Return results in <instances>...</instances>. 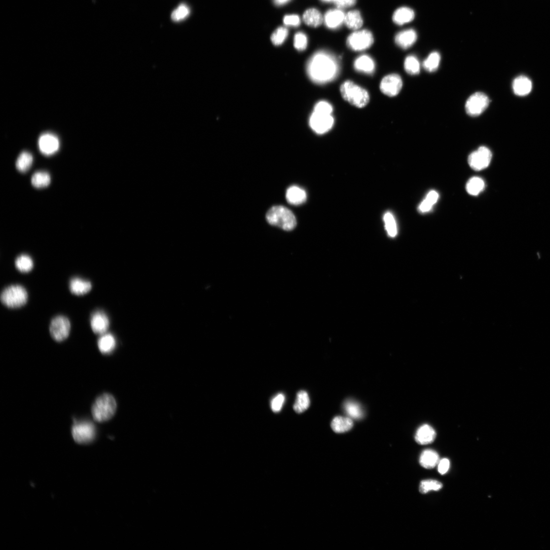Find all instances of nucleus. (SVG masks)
Instances as JSON below:
<instances>
[{"label":"nucleus","instance_id":"1","mask_svg":"<svg viewBox=\"0 0 550 550\" xmlns=\"http://www.w3.org/2000/svg\"><path fill=\"white\" fill-rule=\"evenodd\" d=\"M339 71L338 63L335 57L323 51L313 54L307 65V72L310 79L320 84L334 80Z\"/></svg>","mask_w":550,"mask_h":550},{"label":"nucleus","instance_id":"2","mask_svg":"<svg viewBox=\"0 0 550 550\" xmlns=\"http://www.w3.org/2000/svg\"><path fill=\"white\" fill-rule=\"evenodd\" d=\"M117 409V403L114 398L110 394H104L94 402L91 408V413L94 420L103 422L111 419Z\"/></svg>","mask_w":550,"mask_h":550},{"label":"nucleus","instance_id":"3","mask_svg":"<svg viewBox=\"0 0 550 550\" xmlns=\"http://www.w3.org/2000/svg\"><path fill=\"white\" fill-rule=\"evenodd\" d=\"M266 219L270 224L285 230L291 231L296 225V220L293 212L283 206L272 207L266 215Z\"/></svg>","mask_w":550,"mask_h":550},{"label":"nucleus","instance_id":"4","mask_svg":"<svg viewBox=\"0 0 550 550\" xmlns=\"http://www.w3.org/2000/svg\"><path fill=\"white\" fill-rule=\"evenodd\" d=\"M340 90L343 99L357 108H363L369 102L368 92L352 81L344 82L341 85Z\"/></svg>","mask_w":550,"mask_h":550},{"label":"nucleus","instance_id":"5","mask_svg":"<svg viewBox=\"0 0 550 550\" xmlns=\"http://www.w3.org/2000/svg\"><path fill=\"white\" fill-rule=\"evenodd\" d=\"M0 299L3 305L7 308L16 309L26 305L28 300V294L23 286L11 285L3 290Z\"/></svg>","mask_w":550,"mask_h":550},{"label":"nucleus","instance_id":"6","mask_svg":"<svg viewBox=\"0 0 550 550\" xmlns=\"http://www.w3.org/2000/svg\"><path fill=\"white\" fill-rule=\"evenodd\" d=\"M72 433L76 443L86 444L93 441L96 436V429L93 423L90 421L74 420Z\"/></svg>","mask_w":550,"mask_h":550},{"label":"nucleus","instance_id":"7","mask_svg":"<svg viewBox=\"0 0 550 550\" xmlns=\"http://www.w3.org/2000/svg\"><path fill=\"white\" fill-rule=\"evenodd\" d=\"M373 37L367 30L356 31L347 39V45L354 51H363L368 49L373 44Z\"/></svg>","mask_w":550,"mask_h":550},{"label":"nucleus","instance_id":"8","mask_svg":"<svg viewBox=\"0 0 550 550\" xmlns=\"http://www.w3.org/2000/svg\"><path fill=\"white\" fill-rule=\"evenodd\" d=\"M71 324L68 318L58 316L51 322L50 332L52 338L57 342H62L67 339L70 334Z\"/></svg>","mask_w":550,"mask_h":550},{"label":"nucleus","instance_id":"9","mask_svg":"<svg viewBox=\"0 0 550 550\" xmlns=\"http://www.w3.org/2000/svg\"><path fill=\"white\" fill-rule=\"evenodd\" d=\"M490 101L483 93L477 92L473 94L467 100L465 105L467 113L473 117L482 114L488 107Z\"/></svg>","mask_w":550,"mask_h":550},{"label":"nucleus","instance_id":"10","mask_svg":"<svg viewBox=\"0 0 550 550\" xmlns=\"http://www.w3.org/2000/svg\"><path fill=\"white\" fill-rule=\"evenodd\" d=\"M492 158V153L491 150L486 147H481L470 154L468 163L473 169L480 171L489 166Z\"/></svg>","mask_w":550,"mask_h":550},{"label":"nucleus","instance_id":"11","mask_svg":"<svg viewBox=\"0 0 550 550\" xmlns=\"http://www.w3.org/2000/svg\"><path fill=\"white\" fill-rule=\"evenodd\" d=\"M334 120L331 115L313 112L309 119L310 127L318 134H324L331 130Z\"/></svg>","mask_w":550,"mask_h":550},{"label":"nucleus","instance_id":"12","mask_svg":"<svg viewBox=\"0 0 550 550\" xmlns=\"http://www.w3.org/2000/svg\"><path fill=\"white\" fill-rule=\"evenodd\" d=\"M403 87L401 77L398 74H391L385 76L380 84V90L389 97H394L400 92Z\"/></svg>","mask_w":550,"mask_h":550},{"label":"nucleus","instance_id":"13","mask_svg":"<svg viewBox=\"0 0 550 550\" xmlns=\"http://www.w3.org/2000/svg\"><path fill=\"white\" fill-rule=\"evenodd\" d=\"M38 147L40 151L43 154L50 155L58 150L60 147L59 140L53 134L44 133L39 138Z\"/></svg>","mask_w":550,"mask_h":550},{"label":"nucleus","instance_id":"14","mask_svg":"<svg viewBox=\"0 0 550 550\" xmlns=\"http://www.w3.org/2000/svg\"><path fill=\"white\" fill-rule=\"evenodd\" d=\"M90 325L94 333L103 335L108 331L110 326V321L104 312L97 310L91 314Z\"/></svg>","mask_w":550,"mask_h":550},{"label":"nucleus","instance_id":"15","mask_svg":"<svg viewBox=\"0 0 550 550\" xmlns=\"http://www.w3.org/2000/svg\"><path fill=\"white\" fill-rule=\"evenodd\" d=\"M345 14L340 9L328 10L325 14L324 21L329 29H336L344 23Z\"/></svg>","mask_w":550,"mask_h":550},{"label":"nucleus","instance_id":"16","mask_svg":"<svg viewBox=\"0 0 550 550\" xmlns=\"http://www.w3.org/2000/svg\"><path fill=\"white\" fill-rule=\"evenodd\" d=\"M417 35L413 29H407L401 31L395 37L396 43L401 48L407 49L411 47L416 41Z\"/></svg>","mask_w":550,"mask_h":550},{"label":"nucleus","instance_id":"17","mask_svg":"<svg viewBox=\"0 0 550 550\" xmlns=\"http://www.w3.org/2000/svg\"><path fill=\"white\" fill-rule=\"evenodd\" d=\"M436 437L435 430L428 424L421 426L417 431L415 440L420 445H427L433 443Z\"/></svg>","mask_w":550,"mask_h":550},{"label":"nucleus","instance_id":"18","mask_svg":"<svg viewBox=\"0 0 550 550\" xmlns=\"http://www.w3.org/2000/svg\"><path fill=\"white\" fill-rule=\"evenodd\" d=\"M69 288L71 292L76 295H83L88 293L92 289L90 281L81 278L74 277L71 279Z\"/></svg>","mask_w":550,"mask_h":550},{"label":"nucleus","instance_id":"19","mask_svg":"<svg viewBox=\"0 0 550 550\" xmlns=\"http://www.w3.org/2000/svg\"><path fill=\"white\" fill-rule=\"evenodd\" d=\"M514 93L520 97L527 96L531 91L532 85L529 78L521 75L515 78L513 85Z\"/></svg>","mask_w":550,"mask_h":550},{"label":"nucleus","instance_id":"20","mask_svg":"<svg viewBox=\"0 0 550 550\" xmlns=\"http://www.w3.org/2000/svg\"><path fill=\"white\" fill-rule=\"evenodd\" d=\"M286 198L289 203L297 206L306 201L307 194L303 188L293 185L288 188L286 193Z\"/></svg>","mask_w":550,"mask_h":550},{"label":"nucleus","instance_id":"21","mask_svg":"<svg viewBox=\"0 0 550 550\" xmlns=\"http://www.w3.org/2000/svg\"><path fill=\"white\" fill-rule=\"evenodd\" d=\"M415 18V12L411 8L403 7L398 8L393 15L392 20L395 24L398 25L404 24L412 22Z\"/></svg>","mask_w":550,"mask_h":550},{"label":"nucleus","instance_id":"22","mask_svg":"<svg viewBox=\"0 0 550 550\" xmlns=\"http://www.w3.org/2000/svg\"><path fill=\"white\" fill-rule=\"evenodd\" d=\"M354 68L359 72L372 74L375 70V64L369 56L364 55L358 57L354 62Z\"/></svg>","mask_w":550,"mask_h":550},{"label":"nucleus","instance_id":"23","mask_svg":"<svg viewBox=\"0 0 550 550\" xmlns=\"http://www.w3.org/2000/svg\"><path fill=\"white\" fill-rule=\"evenodd\" d=\"M440 458L438 453L432 449H426L421 454L419 463L426 469H431L435 468L439 463Z\"/></svg>","mask_w":550,"mask_h":550},{"label":"nucleus","instance_id":"24","mask_svg":"<svg viewBox=\"0 0 550 550\" xmlns=\"http://www.w3.org/2000/svg\"><path fill=\"white\" fill-rule=\"evenodd\" d=\"M303 20L307 25L317 28L321 25L324 21V17L318 9L310 8L304 12Z\"/></svg>","mask_w":550,"mask_h":550},{"label":"nucleus","instance_id":"25","mask_svg":"<svg viewBox=\"0 0 550 550\" xmlns=\"http://www.w3.org/2000/svg\"><path fill=\"white\" fill-rule=\"evenodd\" d=\"M98 348L103 354H109L115 349L116 341L111 334L105 333L102 335L98 341Z\"/></svg>","mask_w":550,"mask_h":550},{"label":"nucleus","instance_id":"26","mask_svg":"<svg viewBox=\"0 0 550 550\" xmlns=\"http://www.w3.org/2000/svg\"><path fill=\"white\" fill-rule=\"evenodd\" d=\"M353 425L352 419L350 417H336L331 422V428L337 433L348 432L352 429Z\"/></svg>","mask_w":550,"mask_h":550},{"label":"nucleus","instance_id":"27","mask_svg":"<svg viewBox=\"0 0 550 550\" xmlns=\"http://www.w3.org/2000/svg\"><path fill=\"white\" fill-rule=\"evenodd\" d=\"M344 23L349 29L357 30L363 26L364 21L360 12L354 10L345 14Z\"/></svg>","mask_w":550,"mask_h":550},{"label":"nucleus","instance_id":"28","mask_svg":"<svg viewBox=\"0 0 550 550\" xmlns=\"http://www.w3.org/2000/svg\"><path fill=\"white\" fill-rule=\"evenodd\" d=\"M345 412L351 419L359 420L364 416L362 407L355 401L349 400L344 403Z\"/></svg>","mask_w":550,"mask_h":550},{"label":"nucleus","instance_id":"29","mask_svg":"<svg viewBox=\"0 0 550 550\" xmlns=\"http://www.w3.org/2000/svg\"><path fill=\"white\" fill-rule=\"evenodd\" d=\"M310 405V399L307 392L300 391L297 393L293 409L297 413L305 411Z\"/></svg>","mask_w":550,"mask_h":550},{"label":"nucleus","instance_id":"30","mask_svg":"<svg viewBox=\"0 0 550 550\" xmlns=\"http://www.w3.org/2000/svg\"><path fill=\"white\" fill-rule=\"evenodd\" d=\"M15 266L20 272L26 273L33 269L34 261L29 256L22 255L15 259Z\"/></svg>","mask_w":550,"mask_h":550},{"label":"nucleus","instance_id":"31","mask_svg":"<svg viewBox=\"0 0 550 550\" xmlns=\"http://www.w3.org/2000/svg\"><path fill=\"white\" fill-rule=\"evenodd\" d=\"M484 186L485 183L482 179L474 177L467 183L466 190L470 195L477 196L483 191Z\"/></svg>","mask_w":550,"mask_h":550},{"label":"nucleus","instance_id":"32","mask_svg":"<svg viewBox=\"0 0 550 550\" xmlns=\"http://www.w3.org/2000/svg\"><path fill=\"white\" fill-rule=\"evenodd\" d=\"M34 158L32 154L27 151L22 152L16 162L17 169L22 172H27L32 166Z\"/></svg>","mask_w":550,"mask_h":550},{"label":"nucleus","instance_id":"33","mask_svg":"<svg viewBox=\"0 0 550 550\" xmlns=\"http://www.w3.org/2000/svg\"><path fill=\"white\" fill-rule=\"evenodd\" d=\"M439 194L435 191L430 192L418 208L420 212L425 213L430 211L439 199Z\"/></svg>","mask_w":550,"mask_h":550},{"label":"nucleus","instance_id":"34","mask_svg":"<svg viewBox=\"0 0 550 550\" xmlns=\"http://www.w3.org/2000/svg\"><path fill=\"white\" fill-rule=\"evenodd\" d=\"M440 61H441V56L440 54L437 52H432L424 61L423 67L430 73L434 72L438 70Z\"/></svg>","mask_w":550,"mask_h":550},{"label":"nucleus","instance_id":"35","mask_svg":"<svg viewBox=\"0 0 550 550\" xmlns=\"http://www.w3.org/2000/svg\"><path fill=\"white\" fill-rule=\"evenodd\" d=\"M33 185L37 188L48 186L51 183V177L48 173L38 171L35 173L31 179Z\"/></svg>","mask_w":550,"mask_h":550},{"label":"nucleus","instance_id":"36","mask_svg":"<svg viewBox=\"0 0 550 550\" xmlns=\"http://www.w3.org/2000/svg\"><path fill=\"white\" fill-rule=\"evenodd\" d=\"M443 488V484L438 480L427 479L422 480L419 485V492L423 494L430 491H439Z\"/></svg>","mask_w":550,"mask_h":550},{"label":"nucleus","instance_id":"37","mask_svg":"<svg viewBox=\"0 0 550 550\" xmlns=\"http://www.w3.org/2000/svg\"><path fill=\"white\" fill-rule=\"evenodd\" d=\"M404 68L408 74H418L420 71V65L417 58L413 55L408 56L404 60Z\"/></svg>","mask_w":550,"mask_h":550},{"label":"nucleus","instance_id":"38","mask_svg":"<svg viewBox=\"0 0 550 550\" xmlns=\"http://www.w3.org/2000/svg\"><path fill=\"white\" fill-rule=\"evenodd\" d=\"M385 228L389 236L394 238L398 233V228L394 215L390 212L386 213L384 216Z\"/></svg>","mask_w":550,"mask_h":550},{"label":"nucleus","instance_id":"39","mask_svg":"<svg viewBox=\"0 0 550 550\" xmlns=\"http://www.w3.org/2000/svg\"><path fill=\"white\" fill-rule=\"evenodd\" d=\"M289 36V30L284 27L278 28L271 37L273 43L275 45H279L284 43Z\"/></svg>","mask_w":550,"mask_h":550},{"label":"nucleus","instance_id":"40","mask_svg":"<svg viewBox=\"0 0 550 550\" xmlns=\"http://www.w3.org/2000/svg\"><path fill=\"white\" fill-rule=\"evenodd\" d=\"M190 13V9L185 4H181L171 14V19L175 22L185 19Z\"/></svg>","mask_w":550,"mask_h":550},{"label":"nucleus","instance_id":"41","mask_svg":"<svg viewBox=\"0 0 550 550\" xmlns=\"http://www.w3.org/2000/svg\"><path fill=\"white\" fill-rule=\"evenodd\" d=\"M308 44V39L306 35L303 33H296L294 37V46L298 51L305 50Z\"/></svg>","mask_w":550,"mask_h":550},{"label":"nucleus","instance_id":"42","mask_svg":"<svg viewBox=\"0 0 550 550\" xmlns=\"http://www.w3.org/2000/svg\"><path fill=\"white\" fill-rule=\"evenodd\" d=\"M317 113L331 115L333 107L331 104L326 101L318 103L314 108V111Z\"/></svg>","mask_w":550,"mask_h":550},{"label":"nucleus","instance_id":"43","mask_svg":"<svg viewBox=\"0 0 550 550\" xmlns=\"http://www.w3.org/2000/svg\"><path fill=\"white\" fill-rule=\"evenodd\" d=\"M285 401V397L283 394L277 395L272 401L271 405L272 411L278 413L281 410Z\"/></svg>","mask_w":550,"mask_h":550},{"label":"nucleus","instance_id":"44","mask_svg":"<svg viewBox=\"0 0 550 550\" xmlns=\"http://www.w3.org/2000/svg\"><path fill=\"white\" fill-rule=\"evenodd\" d=\"M284 23L287 26L296 27L300 26L301 19L296 14L287 15L284 19Z\"/></svg>","mask_w":550,"mask_h":550},{"label":"nucleus","instance_id":"45","mask_svg":"<svg viewBox=\"0 0 550 550\" xmlns=\"http://www.w3.org/2000/svg\"><path fill=\"white\" fill-rule=\"evenodd\" d=\"M439 473L441 475L446 474L450 468V461L448 459H443L440 460L438 464Z\"/></svg>","mask_w":550,"mask_h":550},{"label":"nucleus","instance_id":"46","mask_svg":"<svg viewBox=\"0 0 550 550\" xmlns=\"http://www.w3.org/2000/svg\"><path fill=\"white\" fill-rule=\"evenodd\" d=\"M357 0H334V3L339 9L347 8L354 6Z\"/></svg>","mask_w":550,"mask_h":550},{"label":"nucleus","instance_id":"47","mask_svg":"<svg viewBox=\"0 0 550 550\" xmlns=\"http://www.w3.org/2000/svg\"><path fill=\"white\" fill-rule=\"evenodd\" d=\"M291 0H273L274 3L278 6L284 5L289 3Z\"/></svg>","mask_w":550,"mask_h":550},{"label":"nucleus","instance_id":"48","mask_svg":"<svg viewBox=\"0 0 550 550\" xmlns=\"http://www.w3.org/2000/svg\"><path fill=\"white\" fill-rule=\"evenodd\" d=\"M322 1L325 2H334V0H322Z\"/></svg>","mask_w":550,"mask_h":550}]
</instances>
